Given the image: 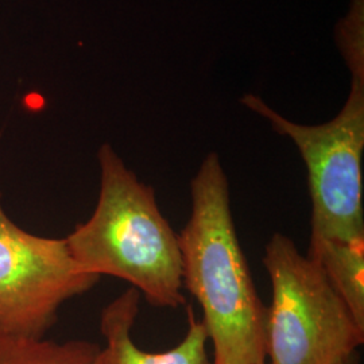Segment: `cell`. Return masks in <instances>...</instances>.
Instances as JSON below:
<instances>
[{
  "instance_id": "cell-9",
  "label": "cell",
  "mask_w": 364,
  "mask_h": 364,
  "mask_svg": "<svg viewBox=\"0 0 364 364\" xmlns=\"http://www.w3.org/2000/svg\"><path fill=\"white\" fill-rule=\"evenodd\" d=\"M335 45L351 80L364 81V0H348L335 26Z\"/></svg>"
},
{
  "instance_id": "cell-11",
  "label": "cell",
  "mask_w": 364,
  "mask_h": 364,
  "mask_svg": "<svg viewBox=\"0 0 364 364\" xmlns=\"http://www.w3.org/2000/svg\"><path fill=\"white\" fill-rule=\"evenodd\" d=\"M264 364H269V363H267V362H266V363H264Z\"/></svg>"
},
{
  "instance_id": "cell-3",
  "label": "cell",
  "mask_w": 364,
  "mask_h": 364,
  "mask_svg": "<svg viewBox=\"0 0 364 364\" xmlns=\"http://www.w3.org/2000/svg\"><path fill=\"white\" fill-rule=\"evenodd\" d=\"M240 105L297 147L312 200L311 243L364 239V81L351 80L338 115L314 126L287 119L254 93Z\"/></svg>"
},
{
  "instance_id": "cell-2",
  "label": "cell",
  "mask_w": 364,
  "mask_h": 364,
  "mask_svg": "<svg viewBox=\"0 0 364 364\" xmlns=\"http://www.w3.org/2000/svg\"><path fill=\"white\" fill-rule=\"evenodd\" d=\"M100 189L91 218L65 237L85 273L123 279L156 308L185 305L180 237L156 192L139 181L109 144L97 151Z\"/></svg>"
},
{
  "instance_id": "cell-10",
  "label": "cell",
  "mask_w": 364,
  "mask_h": 364,
  "mask_svg": "<svg viewBox=\"0 0 364 364\" xmlns=\"http://www.w3.org/2000/svg\"><path fill=\"white\" fill-rule=\"evenodd\" d=\"M338 364H359V356H358V352L352 353L348 358L343 359L341 362H338Z\"/></svg>"
},
{
  "instance_id": "cell-1",
  "label": "cell",
  "mask_w": 364,
  "mask_h": 364,
  "mask_svg": "<svg viewBox=\"0 0 364 364\" xmlns=\"http://www.w3.org/2000/svg\"><path fill=\"white\" fill-rule=\"evenodd\" d=\"M192 213L180 237L182 287L204 313L213 364H264L267 306L240 246L220 156L204 158L191 182Z\"/></svg>"
},
{
  "instance_id": "cell-8",
  "label": "cell",
  "mask_w": 364,
  "mask_h": 364,
  "mask_svg": "<svg viewBox=\"0 0 364 364\" xmlns=\"http://www.w3.org/2000/svg\"><path fill=\"white\" fill-rule=\"evenodd\" d=\"M100 346L87 340L57 343L0 333V364H97Z\"/></svg>"
},
{
  "instance_id": "cell-5",
  "label": "cell",
  "mask_w": 364,
  "mask_h": 364,
  "mask_svg": "<svg viewBox=\"0 0 364 364\" xmlns=\"http://www.w3.org/2000/svg\"><path fill=\"white\" fill-rule=\"evenodd\" d=\"M99 279L72 258L65 237L28 232L0 203V333L45 338L66 301Z\"/></svg>"
},
{
  "instance_id": "cell-7",
  "label": "cell",
  "mask_w": 364,
  "mask_h": 364,
  "mask_svg": "<svg viewBox=\"0 0 364 364\" xmlns=\"http://www.w3.org/2000/svg\"><path fill=\"white\" fill-rule=\"evenodd\" d=\"M308 258L320 266L358 326L364 329V239L311 243Z\"/></svg>"
},
{
  "instance_id": "cell-4",
  "label": "cell",
  "mask_w": 364,
  "mask_h": 364,
  "mask_svg": "<svg viewBox=\"0 0 364 364\" xmlns=\"http://www.w3.org/2000/svg\"><path fill=\"white\" fill-rule=\"evenodd\" d=\"M263 264L273 290L266 320L269 364H338L358 352L363 328L290 237L274 234Z\"/></svg>"
},
{
  "instance_id": "cell-6",
  "label": "cell",
  "mask_w": 364,
  "mask_h": 364,
  "mask_svg": "<svg viewBox=\"0 0 364 364\" xmlns=\"http://www.w3.org/2000/svg\"><path fill=\"white\" fill-rule=\"evenodd\" d=\"M141 297L136 289L130 287L103 309L100 332L105 344L100 347L97 364H209L208 333L191 305L186 306L188 331L176 347L154 353L141 350L132 338Z\"/></svg>"
}]
</instances>
